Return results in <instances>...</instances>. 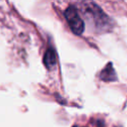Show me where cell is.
I'll list each match as a JSON object with an SVG mask.
<instances>
[{
	"mask_svg": "<svg viewBox=\"0 0 127 127\" xmlns=\"http://www.w3.org/2000/svg\"><path fill=\"white\" fill-rule=\"evenodd\" d=\"M100 78L104 81H111V80H116V74H115V71L113 69V66L111 64V63H109L105 68L101 71V74H100Z\"/></svg>",
	"mask_w": 127,
	"mask_h": 127,
	"instance_id": "cell-2",
	"label": "cell"
},
{
	"mask_svg": "<svg viewBox=\"0 0 127 127\" xmlns=\"http://www.w3.org/2000/svg\"><path fill=\"white\" fill-rule=\"evenodd\" d=\"M56 53L53 49H48L44 56V64L48 68H52L56 65Z\"/></svg>",
	"mask_w": 127,
	"mask_h": 127,
	"instance_id": "cell-3",
	"label": "cell"
},
{
	"mask_svg": "<svg viewBox=\"0 0 127 127\" xmlns=\"http://www.w3.org/2000/svg\"><path fill=\"white\" fill-rule=\"evenodd\" d=\"M64 17L71 29V31L75 35H80L84 31V22L79 17L78 12L75 7L69 6L64 10Z\"/></svg>",
	"mask_w": 127,
	"mask_h": 127,
	"instance_id": "cell-1",
	"label": "cell"
},
{
	"mask_svg": "<svg viewBox=\"0 0 127 127\" xmlns=\"http://www.w3.org/2000/svg\"><path fill=\"white\" fill-rule=\"evenodd\" d=\"M74 127H76V126H74Z\"/></svg>",
	"mask_w": 127,
	"mask_h": 127,
	"instance_id": "cell-5",
	"label": "cell"
},
{
	"mask_svg": "<svg viewBox=\"0 0 127 127\" xmlns=\"http://www.w3.org/2000/svg\"><path fill=\"white\" fill-rule=\"evenodd\" d=\"M98 127H103V126H102V125H101V126H98Z\"/></svg>",
	"mask_w": 127,
	"mask_h": 127,
	"instance_id": "cell-4",
	"label": "cell"
}]
</instances>
